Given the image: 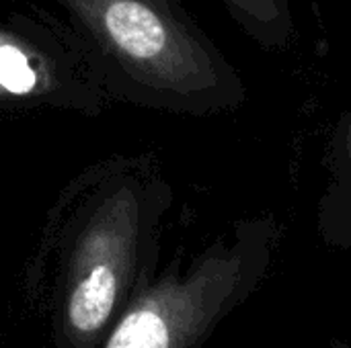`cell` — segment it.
<instances>
[{
	"instance_id": "3",
	"label": "cell",
	"mask_w": 351,
	"mask_h": 348,
	"mask_svg": "<svg viewBox=\"0 0 351 348\" xmlns=\"http://www.w3.org/2000/svg\"><path fill=\"white\" fill-rule=\"evenodd\" d=\"M278 236L271 217L241 222L189 271L152 281L115 322L101 348H195L257 285Z\"/></svg>"
},
{
	"instance_id": "2",
	"label": "cell",
	"mask_w": 351,
	"mask_h": 348,
	"mask_svg": "<svg viewBox=\"0 0 351 348\" xmlns=\"http://www.w3.org/2000/svg\"><path fill=\"white\" fill-rule=\"evenodd\" d=\"M167 183L140 166L117 168L88 189L66 226L58 277L56 348H101L115 322L154 281Z\"/></svg>"
},
{
	"instance_id": "6",
	"label": "cell",
	"mask_w": 351,
	"mask_h": 348,
	"mask_svg": "<svg viewBox=\"0 0 351 348\" xmlns=\"http://www.w3.org/2000/svg\"><path fill=\"white\" fill-rule=\"evenodd\" d=\"M237 25L263 49L284 51L294 37L290 0H222Z\"/></svg>"
},
{
	"instance_id": "5",
	"label": "cell",
	"mask_w": 351,
	"mask_h": 348,
	"mask_svg": "<svg viewBox=\"0 0 351 348\" xmlns=\"http://www.w3.org/2000/svg\"><path fill=\"white\" fill-rule=\"evenodd\" d=\"M329 185L319 199V234L331 246L351 248V113L331 142Z\"/></svg>"
},
{
	"instance_id": "1",
	"label": "cell",
	"mask_w": 351,
	"mask_h": 348,
	"mask_svg": "<svg viewBox=\"0 0 351 348\" xmlns=\"http://www.w3.org/2000/svg\"><path fill=\"white\" fill-rule=\"evenodd\" d=\"M101 86L146 107L210 115L245 103L237 68L177 0H49Z\"/></svg>"
},
{
	"instance_id": "4",
	"label": "cell",
	"mask_w": 351,
	"mask_h": 348,
	"mask_svg": "<svg viewBox=\"0 0 351 348\" xmlns=\"http://www.w3.org/2000/svg\"><path fill=\"white\" fill-rule=\"evenodd\" d=\"M49 35L27 18L0 23V107L101 105L105 88L82 51Z\"/></svg>"
}]
</instances>
